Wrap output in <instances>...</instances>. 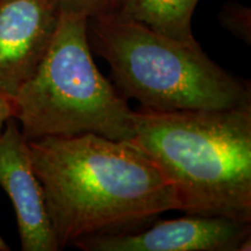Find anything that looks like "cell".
<instances>
[{"label":"cell","instance_id":"cell-1","mask_svg":"<svg viewBox=\"0 0 251 251\" xmlns=\"http://www.w3.org/2000/svg\"><path fill=\"white\" fill-rule=\"evenodd\" d=\"M28 146L59 250L80 238L141 230L179 211L172 184L130 141L81 134Z\"/></svg>","mask_w":251,"mask_h":251},{"label":"cell","instance_id":"cell-2","mask_svg":"<svg viewBox=\"0 0 251 251\" xmlns=\"http://www.w3.org/2000/svg\"><path fill=\"white\" fill-rule=\"evenodd\" d=\"M136 144L174 186L179 211L251 222V102L215 111H135Z\"/></svg>","mask_w":251,"mask_h":251},{"label":"cell","instance_id":"cell-3","mask_svg":"<svg viewBox=\"0 0 251 251\" xmlns=\"http://www.w3.org/2000/svg\"><path fill=\"white\" fill-rule=\"evenodd\" d=\"M87 37L117 90L141 108L215 111L251 102L249 83L215 64L197 41L161 35L115 13L87 19Z\"/></svg>","mask_w":251,"mask_h":251},{"label":"cell","instance_id":"cell-4","mask_svg":"<svg viewBox=\"0 0 251 251\" xmlns=\"http://www.w3.org/2000/svg\"><path fill=\"white\" fill-rule=\"evenodd\" d=\"M21 133L27 140L96 134L131 141L135 111L92 57L87 18L61 12L48 52L15 96Z\"/></svg>","mask_w":251,"mask_h":251},{"label":"cell","instance_id":"cell-5","mask_svg":"<svg viewBox=\"0 0 251 251\" xmlns=\"http://www.w3.org/2000/svg\"><path fill=\"white\" fill-rule=\"evenodd\" d=\"M250 242L251 222L187 214L155 220L133 233L80 238L71 246L84 251H249Z\"/></svg>","mask_w":251,"mask_h":251},{"label":"cell","instance_id":"cell-6","mask_svg":"<svg viewBox=\"0 0 251 251\" xmlns=\"http://www.w3.org/2000/svg\"><path fill=\"white\" fill-rule=\"evenodd\" d=\"M59 14L54 0H0V92L14 99L35 75Z\"/></svg>","mask_w":251,"mask_h":251},{"label":"cell","instance_id":"cell-7","mask_svg":"<svg viewBox=\"0 0 251 251\" xmlns=\"http://www.w3.org/2000/svg\"><path fill=\"white\" fill-rule=\"evenodd\" d=\"M0 186L14 207L21 249L59 250L28 140L14 118L8 119L0 134Z\"/></svg>","mask_w":251,"mask_h":251},{"label":"cell","instance_id":"cell-8","mask_svg":"<svg viewBox=\"0 0 251 251\" xmlns=\"http://www.w3.org/2000/svg\"><path fill=\"white\" fill-rule=\"evenodd\" d=\"M199 0H119L114 13L183 42H196L192 17Z\"/></svg>","mask_w":251,"mask_h":251},{"label":"cell","instance_id":"cell-9","mask_svg":"<svg viewBox=\"0 0 251 251\" xmlns=\"http://www.w3.org/2000/svg\"><path fill=\"white\" fill-rule=\"evenodd\" d=\"M59 12L92 19L114 13L119 0H54Z\"/></svg>","mask_w":251,"mask_h":251},{"label":"cell","instance_id":"cell-10","mask_svg":"<svg viewBox=\"0 0 251 251\" xmlns=\"http://www.w3.org/2000/svg\"><path fill=\"white\" fill-rule=\"evenodd\" d=\"M250 17V8L240 4H227L220 13L222 25L248 43L251 35Z\"/></svg>","mask_w":251,"mask_h":251},{"label":"cell","instance_id":"cell-11","mask_svg":"<svg viewBox=\"0 0 251 251\" xmlns=\"http://www.w3.org/2000/svg\"><path fill=\"white\" fill-rule=\"evenodd\" d=\"M14 100L9 98V97H7L2 92H0V134H1L2 129H4L8 119L14 118Z\"/></svg>","mask_w":251,"mask_h":251},{"label":"cell","instance_id":"cell-12","mask_svg":"<svg viewBox=\"0 0 251 251\" xmlns=\"http://www.w3.org/2000/svg\"><path fill=\"white\" fill-rule=\"evenodd\" d=\"M11 248L8 247V244L5 242V240L0 236V251H8Z\"/></svg>","mask_w":251,"mask_h":251}]
</instances>
